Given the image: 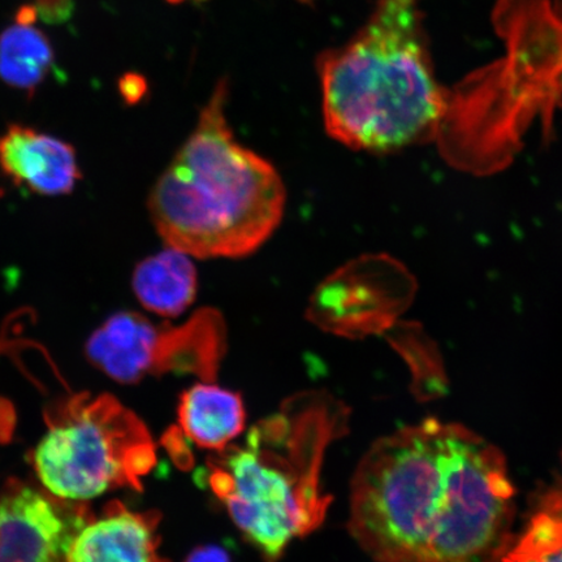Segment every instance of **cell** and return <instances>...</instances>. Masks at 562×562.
I'll return each instance as SVG.
<instances>
[{
	"label": "cell",
	"instance_id": "1",
	"mask_svg": "<svg viewBox=\"0 0 562 562\" xmlns=\"http://www.w3.org/2000/svg\"><path fill=\"white\" fill-rule=\"evenodd\" d=\"M515 488L501 451L426 419L379 439L355 474L349 530L376 562H496Z\"/></svg>",
	"mask_w": 562,
	"mask_h": 562
},
{
	"label": "cell",
	"instance_id": "2",
	"mask_svg": "<svg viewBox=\"0 0 562 562\" xmlns=\"http://www.w3.org/2000/svg\"><path fill=\"white\" fill-rule=\"evenodd\" d=\"M329 136L391 153L437 138L451 94L435 75L420 0H376L348 44L316 59Z\"/></svg>",
	"mask_w": 562,
	"mask_h": 562
},
{
	"label": "cell",
	"instance_id": "3",
	"mask_svg": "<svg viewBox=\"0 0 562 562\" xmlns=\"http://www.w3.org/2000/svg\"><path fill=\"white\" fill-rule=\"evenodd\" d=\"M348 419V407L328 393H301L201 470L199 480L267 560L325 521L333 497L323 491V462Z\"/></svg>",
	"mask_w": 562,
	"mask_h": 562
},
{
	"label": "cell",
	"instance_id": "4",
	"mask_svg": "<svg viewBox=\"0 0 562 562\" xmlns=\"http://www.w3.org/2000/svg\"><path fill=\"white\" fill-rule=\"evenodd\" d=\"M227 98L221 80L147 202L167 246L192 258L250 256L284 215V182L269 160L237 143Z\"/></svg>",
	"mask_w": 562,
	"mask_h": 562
},
{
	"label": "cell",
	"instance_id": "5",
	"mask_svg": "<svg viewBox=\"0 0 562 562\" xmlns=\"http://www.w3.org/2000/svg\"><path fill=\"white\" fill-rule=\"evenodd\" d=\"M33 453L35 473L53 495L89 501L110 490H143L157 463L144 422L109 395L74 396L47 414Z\"/></svg>",
	"mask_w": 562,
	"mask_h": 562
},
{
	"label": "cell",
	"instance_id": "6",
	"mask_svg": "<svg viewBox=\"0 0 562 562\" xmlns=\"http://www.w3.org/2000/svg\"><path fill=\"white\" fill-rule=\"evenodd\" d=\"M87 510L68 515L41 492L11 480L0 490V562H66Z\"/></svg>",
	"mask_w": 562,
	"mask_h": 562
},
{
	"label": "cell",
	"instance_id": "7",
	"mask_svg": "<svg viewBox=\"0 0 562 562\" xmlns=\"http://www.w3.org/2000/svg\"><path fill=\"white\" fill-rule=\"evenodd\" d=\"M0 171L13 184L47 196L72 193L81 180L72 145L23 124L0 135Z\"/></svg>",
	"mask_w": 562,
	"mask_h": 562
},
{
	"label": "cell",
	"instance_id": "8",
	"mask_svg": "<svg viewBox=\"0 0 562 562\" xmlns=\"http://www.w3.org/2000/svg\"><path fill=\"white\" fill-rule=\"evenodd\" d=\"M86 353L95 368L119 383L165 374V325H154L138 313L114 314L89 337Z\"/></svg>",
	"mask_w": 562,
	"mask_h": 562
},
{
	"label": "cell",
	"instance_id": "9",
	"mask_svg": "<svg viewBox=\"0 0 562 562\" xmlns=\"http://www.w3.org/2000/svg\"><path fill=\"white\" fill-rule=\"evenodd\" d=\"M158 512H133L111 503L87 519L67 548L66 562H168L159 557Z\"/></svg>",
	"mask_w": 562,
	"mask_h": 562
},
{
	"label": "cell",
	"instance_id": "10",
	"mask_svg": "<svg viewBox=\"0 0 562 562\" xmlns=\"http://www.w3.org/2000/svg\"><path fill=\"white\" fill-rule=\"evenodd\" d=\"M245 407L236 392L215 384H195L182 393L178 407L179 430L167 435L166 446L178 463L191 465L189 442L213 453L232 445L245 427Z\"/></svg>",
	"mask_w": 562,
	"mask_h": 562
},
{
	"label": "cell",
	"instance_id": "11",
	"mask_svg": "<svg viewBox=\"0 0 562 562\" xmlns=\"http://www.w3.org/2000/svg\"><path fill=\"white\" fill-rule=\"evenodd\" d=\"M132 285L146 311L175 318L193 304L199 276L191 256L167 246L136 266Z\"/></svg>",
	"mask_w": 562,
	"mask_h": 562
},
{
	"label": "cell",
	"instance_id": "12",
	"mask_svg": "<svg viewBox=\"0 0 562 562\" xmlns=\"http://www.w3.org/2000/svg\"><path fill=\"white\" fill-rule=\"evenodd\" d=\"M54 65L50 40L33 25H12L0 34V80L33 94Z\"/></svg>",
	"mask_w": 562,
	"mask_h": 562
},
{
	"label": "cell",
	"instance_id": "13",
	"mask_svg": "<svg viewBox=\"0 0 562 562\" xmlns=\"http://www.w3.org/2000/svg\"><path fill=\"white\" fill-rule=\"evenodd\" d=\"M502 562H562V492L546 498L519 542Z\"/></svg>",
	"mask_w": 562,
	"mask_h": 562
},
{
	"label": "cell",
	"instance_id": "14",
	"mask_svg": "<svg viewBox=\"0 0 562 562\" xmlns=\"http://www.w3.org/2000/svg\"><path fill=\"white\" fill-rule=\"evenodd\" d=\"M38 16L48 24L65 23L74 12L72 0H35Z\"/></svg>",
	"mask_w": 562,
	"mask_h": 562
},
{
	"label": "cell",
	"instance_id": "15",
	"mask_svg": "<svg viewBox=\"0 0 562 562\" xmlns=\"http://www.w3.org/2000/svg\"><path fill=\"white\" fill-rule=\"evenodd\" d=\"M119 90L126 103L135 104L143 100L146 93V81L140 75L125 74L119 81Z\"/></svg>",
	"mask_w": 562,
	"mask_h": 562
},
{
	"label": "cell",
	"instance_id": "16",
	"mask_svg": "<svg viewBox=\"0 0 562 562\" xmlns=\"http://www.w3.org/2000/svg\"><path fill=\"white\" fill-rule=\"evenodd\" d=\"M186 562H232L229 554L220 546H202L189 554Z\"/></svg>",
	"mask_w": 562,
	"mask_h": 562
},
{
	"label": "cell",
	"instance_id": "17",
	"mask_svg": "<svg viewBox=\"0 0 562 562\" xmlns=\"http://www.w3.org/2000/svg\"><path fill=\"white\" fill-rule=\"evenodd\" d=\"M38 11L34 4H26L21 7L16 15V23L21 25H33L34 21L37 20Z\"/></svg>",
	"mask_w": 562,
	"mask_h": 562
},
{
	"label": "cell",
	"instance_id": "18",
	"mask_svg": "<svg viewBox=\"0 0 562 562\" xmlns=\"http://www.w3.org/2000/svg\"><path fill=\"white\" fill-rule=\"evenodd\" d=\"M168 2H171V3H179V2H182V0H168Z\"/></svg>",
	"mask_w": 562,
	"mask_h": 562
}]
</instances>
